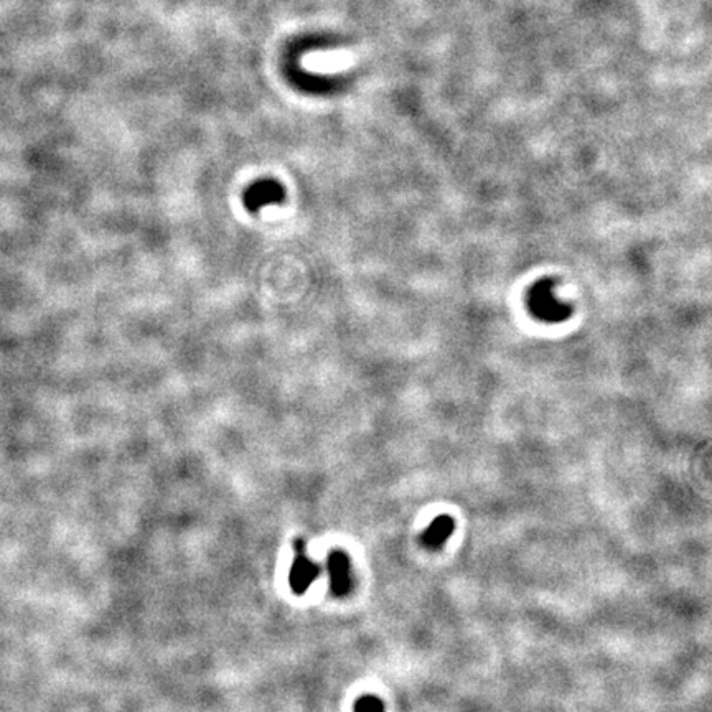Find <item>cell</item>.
Instances as JSON below:
<instances>
[{"label": "cell", "mask_w": 712, "mask_h": 712, "mask_svg": "<svg viewBox=\"0 0 712 712\" xmlns=\"http://www.w3.org/2000/svg\"><path fill=\"white\" fill-rule=\"evenodd\" d=\"M295 551H297V554H295L292 568H290L289 582L295 594H303L313 584V580L318 577L320 568L317 564H313L306 556V542L302 540H299L297 545H295Z\"/></svg>", "instance_id": "obj_1"}, {"label": "cell", "mask_w": 712, "mask_h": 712, "mask_svg": "<svg viewBox=\"0 0 712 712\" xmlns=\"http://www.w3.org/2000/svg\"><path fill=\"white\" fill-rule=\"evenodd\" d=\"M351 566L343 551H334L327 559V569L330 575V590L336 597L348 596L351 590Z\"/></svg>", "instance_id": "obj_2"}, {"label": "cell", "mask_w": 712, "mask_h": 712, "mask_svg": "<svg viewBox=\"0 0 712 712\" xmlns=\"http://www.w3.org/2000/svg\"><path fill=\"white\" fill-rule=\"evenodd\" d=\"M284 200V189L274 180H261L249 186L245 195V203L251 212H259L262 206L280 203Z\"/></svg>", "instance_id": "obj_3"}, {"label": "cell", "mask_w": 712, "mask_h": 712, "mask_svg": "<svg viewBox=\"0 0 712 712\" xmlns=\"http://www.w3.org/2000/svg\"><path fill=\"white\" fill-rule=\"evenodd\" d=\"M453 529H456L453 519L449 514H440V516L434 518L427 529L420 534V545L430 551L440 549L445 545V541L452 536Z\"/></svg>", "instance_id": "obj_4"}, {"label": "cell", "mask_w": 712, "mask_h": 712, "mask_svg": "<svg viewBox=\"0 0 712 712\" xmlns=\"http://www.w3.org/2000/svg\"><path fill=\"white\" fill-rule=\"evenodd\" d=\"M355 712H384V704L376 696H363L356 701Z\"/></svg>", "instance_id": "obj_5"}]
</instances>
